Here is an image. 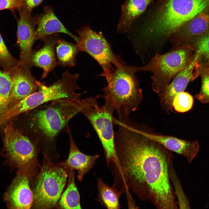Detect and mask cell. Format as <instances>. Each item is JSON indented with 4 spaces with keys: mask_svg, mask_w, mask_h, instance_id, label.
Listing matches in <instances>:
<instances>
[{
    "mask_svg": "<svg viewBox=\"0 0 209 209\" xmlns=\"http://www.w3.org/2000/svg\"><path fill=\"white\" fill-rule=\"evenodd\" d=\"M18 11L20 16L17 31V43L20 52L19 60L21 65L31 68L32 47L35 41V20L31 13L23 8Z\"/></svg>",
    "mask_w": 209,
    "mask_h": 209,
    "instance_id": "cell-13",
    "label": "cell"
},
{
    "mask_svg": "<svg viewBox=\"0 0 209 209\" xmlns=\"http://www.w3.org/2000/svg\"><path fill=\"white\" fill-rule=\"evenodd\" d=\"M195 49L201 57L209 55V32L195 44Z\"/></svg>",
    "mask_w": 209,
    "mask_h": 209,
    "instance_id": "cell-28",
    "label": "cell"
},
{
    "mask_svg": "<svg viewBox=\"0 0 209 209\" xmlns=\"http://www.w3.org/2000/svg\"><path fill=\"white\" fill-rule=\"evenodd\" d=\"M39 172L32 186V208L51 209L60 199L68 177V170L61 162L55 163L44 155Z\"/></svg>",
    "mask_w": 209,
    "mask_h": 209,
    "instance_id": "cell-5",
    "label": "cell"
},
{
    "mask_svg": "<svg viewBox=\"0 0 209 209\" xmlns=\"http://www.w3.org/2000/svg\"><path fill=\"white\" fill-rule=\"evenodd\" d=\"M43 0H24L22 8L29 12H31L35 7L39 6Z\"/></svg>",
    "mask_w": 209,
    "mask_h": 209,
    "instance_id": "cell-30",
    "label": "cell"
},
{
    "mask_svg": "<svg viewBox=\"0 0 209 209\" xmlns=\"http://www.w3.org/2000/svg\"><path fill=\"white\" fill-rule=\"evenodd\" d=\"M81 99H61L48 102L32 115L30 126L51 142L73 117L80 113Z\"/></svg>",
    "mask_w": 209,
    "mask_h": 209,
    "instance_id": "cell-4",
    "label": "cell"
},
{
    "mask_svg": "<svg viewBox=\"0 0 209 209\" xmlns=\"http://www.w3.org/2000/svg\"><path fill=\"white\" fill-rule=\"evenodd\" d=\"M24 0H0V10L8 9L12 12L22 8Z\"/></svg>",
    "mask_w": 209,
    "mask_h": 209,
    "instance_id": "cell-29",
    "label": "cell"
},
{
    "mask_svg": "<svg viewBox=\"0 0 209 209\" xmlns=\"http://www.w3.org/2000/svg\"><path fill=\"white\" fill-rule=\"evenodd\" d=\"M138 67L122 65L116 68L107 78V84L103 89L104 104L116 112L118 118L129 117L136 110L143 99L136 73Z\"/></svg>",
    "mask_w": 209,
    "mask_h": 209,
    "instance_id": "cell-2",
    "label": "cell"
},
{
    "mask_svg": "<svg viewBox=\"0 0 209 209\" xmlns=\"http://www.w3.org/2000/svg\"><path fill=\"white\" fill-rule=\"evenodd\" d=\"M77 31L78 35L77 44L80 51L92 57L102 69V73L98 76L106 79L114 70L113 66L116 68L126 64L120 55L114 53L102 32L98 33L88 26Z\"/></svg>",
    "mask_w": 209,
    "mask_h": 209,
    "instance_id": "cell-8",
    "label": "cell"
},
{
    "mask_svg": "<svg viewBox=\"0 0 209 209\" xmlns=\"http://www.w3.org/2000/svg\"><path fill=\"white\" fill-rule=\"evenodd\" d=\"M79 74H71L68 69L61 78L51 85H44L40 89L31 94L14 105L7 114L15 116L29 111L45 103L61 99L78 100L83 93L77 92L80 88L77 84Z\"/></svg>",
    "mask_w": 209,
    "mask_h": 209,
    "instance_id": "cell-7",
    "label": "cell"
},
{
    "mask_svg": "<svg viewBox=\"0 0 209 209\" xmlns=\"http://www.w3.org/2000/svg\"><path fill=\"white\" fill-rule=\"evenodd\" d=\"M37 168L18 170L16 176L4 195L7 206L10 209H30L34 195L31 185L37 175Z\"/></svg>",
    "mask_w": 209,
    "mask_h": 209,
    "instance_id": "cell-10",
    "label": "cell"
},
{
    "mask_svg": "<svg viewBox=\"0 0 209 209\" xmlns=\"http://www.w3.org/2000/svg\"><path fill=\"white\" fill-rule=\"evenodd\" d=\"M169 175L170 181L174 188V193L178 200L177 204L181 209H190V204L188 198L185 194L181 182L174 167L172 160L169 166Z\"/></svg>",
    "mask_w": 209,
    "mask_h": 209,
    "instance_id": "cell-23",
    "label": "cell"
},
{
    "mask_svg": "<svg viewBox=\"0 0 209 209\" xmlns=\"http://www.w3.org/2000/svg\"><path fill=\"white\" fill-rule=\"evenodd\" d=\"M75 172L74 170L68 171V184L65 191L60 196L59 204L62 209L82 208L80 196L75 184Z\"/></svg>",
    "mask_w": 209,
    "mask_h": 209,
    "instance_id": "cell-20",
    "label": "cell"
},
{
    "mask_svg": "<svg viewBox=\"0 0 209 209\" xmlns=\"http://www.w3.org/2000/svg\"><path fill=\"white\" fill-rule=\"evenodd\" d=\"M66 128V131L69 138L70 147L67 159L62 163L68 171L77 170L78 179L81 182L84 175L93 167L100 155L98 154L89 155L81 152L75 145L67 125Z\"/></svg>",
    "mask_w": 209,
    "mask_h": 209,
    "instance_id": "cell-16",
    "label": "cell"
},
{
    "mask_svg": "<svg viewBox=\"0 0 209 209\" xmlns=\"http://www.w3.org/2000/svg\"><path fill=\"white\" fill-rule=\"evenodd\" d=\"M20 64L8 50L0 33V66L3 70L11 72Z\"/></svg>",
    "mask_w": 209,
    "mask_h": 209,
    "instance_id": "cell-24",
    "label": "cell"
},
{
    "mask_svg": "<svg viewBox=\"0 0 209 209\" xmlns=\"http://www.w3.org/2000/svg\"><path fill=\"white\" fill-rule=\"evenodd\" d=\"M209 32V11L201 13L183 24L169 39L174 47L194 45Z\"/></svg>",
    "mask_w": 209,
    "mask_h": 209,
    "instance_id": "cell-12",
    "label": "cell"
},
{
    "mask_svg": "<svg viewBox=\"0 0 209 209\" xmlns=\"http://www.w3.org/2000/svg\"><path fill=\"white\" fill-rule=\"evenodd\" d=\"M57 34L47 36L42 40L44 44L42 47L33 51L31 63L33 66L41 68L43 73L41 79L45 78L49 73L58 65L56 57L55 49L58 38Z\"/></svg>",
    "mask_w": 209,
    "mask_h": 209,
    "instance_id": "cell-18",
    "label": "cell"
},
{
    "mask_svg": "<svg viewBox=\"0 0 209 209\" xmlns=\"http://www.w3.org/2000/svg\"><path fill=\"white\" fill-rule=\"evenodd\" d=\"M101 97L98 95L81 99L82 114L90 122L96 132L104 151L106 163L109 167L111 164H118L114 142L113 128V113L114 110L105 105L100 106L98 102Z\"/></svg>",
    "mask_w": 209,
    "mask_h": 209,
    "instance_id": "cell-6",
    "label": "cell"
},
{
    "mask_svg": "<svg viewBox=\"0 0 209 209\" xmlns=\"http://www.w3.org/2000/svg\"><path fill=\"white\" fill-rule=\"evenodd\" d=\"M201 58H204L205 59V63H201L202 64L209 67V55L204 56L201 57Z\"/></svg>",
    "mask_w": 209,
    "mask_h": 209,
    "instance_id": "cell-33",
    "label": "cell"
},
{
    "mask_svg": "<svg viewBox=\"0 0 209 209\" xmlns=\"http://www.w3.org/2000/svg\"><path fill=\"white\" fill-rule=\"evenodd\" d=\"M126 193L128 206L129 208L137 209L138 207L136 204L130 194L129 190L127 191Z\"/></svg>",
    "mask_w": 209,
    "mask_h": 209,
    "instance_id": "cell-32",
    "label": "cell"
},
{
    "mask_svg": "<svg viewBox=\"0 0 209 209\" xmlns=\"http://www.w3.org/2000/svg\"><path fill=\"white\" fill-rule=\"evenodd\" d=\"M199 72L201 79V88L195 97L202 103H209V67L201 63Z\"/></svg>",
    "mask_w": 209,
    "mask_h": 209,
    "instance_id": "cell-26",
    "label": "cell"
},
{
    "mask_svg": "<svg viewBox=\"0 0 209 209\" xmlns=\"http://www.w3.org/2000/svg\"><path fill=\"white\" fill-rule=\"evenodd\" d=\"M193 45H183L174 47L164 54H156L144 66L138 67V71L151 72L152 87L158 94L171 80L191 62L195 55Z\"/></svg>",
    "mask_w": 209,
    "mask_h": 209,
    "instance_id": "cell-3",
    "label": "cell"
},
{
    "mask_svg": "<svg viewBox=\"0 0 209 209\" xmlns=\"http://www.w3.org/2000/svg\"><path fill=\"white\" fill-rule=\"evenodd\" d=\"M193 104V98L192 96L184 91L177 94L172 102L174 111L181 113L189 111L192 107Z\"/></svg>",
    "mask_w": 209,
    "mask_h": 209,
    "instance_id": "cell-25",
    "label": "cell"
},
{
    "mask_svg": "<svg viewBox=\"0 0 209 209\" xmlns=\"http://www.w3.org/2000/svg\"><path fill=\"white\" fill-rule=\"evenodd\" d=\"M114 132L117 165H111L113 186L122 194L131 190L159 209H177L169 175L171 151L143 135L129 119L118 120Z\"/></svg>",
    "mask_w": 209,
    "mask_h": 209,
    "instance_id": "cell-1",
    "label": "cell"
},
{
    "mask_svg": "<svg viewBox=\"0 0 209 209\" xmlns=\"http://www.w3.org/2000/svg\"><path fill=\"white\" fill-rule=\"evenodd\" d=\"M10 104L0 97V116L6 114L9 110Z\"/></svg>",
    "mask_w": 209,
    "mask_h": 209,
    "instance_id": "cell-31",
    "label": "cell"
},
{
    "mask_svg": "<svg viewBox=\"0 0 209 209\" xmlns=\"http://www.w3.org/2000/svg\"><path fill=\"white\" fill-rule=\"evenodd\" d=\"M35 28V41L42 39L46 36L58 33H64L70 36L76 42L77 37L73 35L65 28L55 14L51 7L44 8L43 12L34 17Z\"/></svg>",
    "mask_w": 209,
    "mask_h": 209,
    "instance_id": "cell-17",
    "label": "cell"
},
{
    "mask_svg": "<svg viewBox=\"0 0 209 209\" xmlns=\"http://www.w3.org/2000/svg\"><path fill=\"white\" fill-rule=\"evenodd\" d=\"M30 69L20 64L11 72L12 85L10 96V103L14 102L15 105L45 85L35 79Z\"/></svg>",
    "mask_w": 209,
    "mask_h": 209,
    "instance_id": "cell-14",
    "label": "cell"
},
{
    "mask_svg": "<svg viewBox=\"0 0 209 209\" xmlns=\"http://www.w3.org/2000/svg\"><path fill=\"white\" fill-rule=\"evenodd\" d=\"M138 131L147 137L154 140L168 150L185 157L188 163H190L196 157L199 149L198 141L186 140L177 137L156 134L143 131L137 127Z\"/></svg>",
    "mask_w": 209,
    "mask_h": 209,
    "instance_id": "cell-15",
    "label": "cell"
},
{
    "mask_svg": "<svg viewBox=\"0 0 209 209\" xmlns=\"http://www.w3.org/2000/svg\"><path fill=\"white\" fill-rule=\"evenodd\" d=\"M4 134V155L8 163L18 171L37 167V149L30 139L12 122L6 126Z\"/></svg>",
    "mask_w": 209,
    "mask_h": 209,
    "instance_id": "cell-9",
    "label": "cell"
},
{
    "mask_svg": "<svg viewBox=\"0 0 209 209\" xmlns=\"http://www.w3.org/2000/svg\"><path fill=\"white\" fill-rule=\"evenodd\" d=\"M201 55L195 53L192 60L186 68L179 72L163 91L158 94L160 105L167 114L174 111L172 102L175 96L183 91L189 82L199 75Z\"/></svg>",
    "mask_w": 209,
    "mask_h": 209,
    "instance_id": "cell-11",
    "label": "cell"
},
{
    "mask_svg": "<svg viewBox=\"0 0 209 209\" xmlns=\"http://www.w3.org/2000/svg\"><path fill=\"white\" fill-rule=\"evenodd\" d=\"M97 201L107 208H120L119 199L122 193L113 186H109L100 178L97 179Z\"/></svg>",
    "mask_w": 209,
    "mask_h": 209,
    "instance_id": "cell-22",
    "label": "cell"
},
{
    "mask_svg": "<svg viewBox=\"0 0 209 209\" xmlns=\"http://www.w3.org/2000/svg\"><path fill=\"white\" fill-rule=\"evenodd\" d=\"M12 85L10 72L0 69V97L10 104V96Z\"/></svg>",
    "mask_w": 209,
    "mask_h": 209,
    "instance_id": "cell-27",
    "label": "cell"
},
{
    "mask_svg": "<svg viewBox=\"0 0 209 209\" xmlns=\"http://www.w3.org/2000/svg\"><path fill=\"white\" fill-rule=\"evenodd\" d=\"M55 48L58 65L71 67L76 64V57L80 50L76 44L58 38Z\"/></svg>",
    "mask_w": 209,
    "mask_h": 209,
    "instance_id": "cell-21",
    "label": "cell"
},
{
    "mask_svg": "<svg viewBox=\"0 0 209 209\" xmlns=\"http://www.w3.org/2000/svg\"><path fill=\"white\" fill-rule=\"evenodd\" d=\"M153 0H127L122 6L117 32L128 33L132 24L146 10Z\"/></svg>",
    "mask_w": 209,
    "mask_h": 209,
    "instance_id": "cell-19",
    "label": "cell"
}]
</instances>
